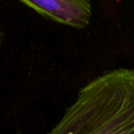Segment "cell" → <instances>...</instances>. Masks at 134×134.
<instances>
[{
	"mask_svg": "<svg viewBox=\"0 0 134 134\" xmlns=\"http://www.w3.org/2000/svg\"><path fill=\"white\" fill-rule=\"evenodd\" d=\"M52 134H134V69L119 68L80 89Z\"/></svg>",
	"mask_w": 134,
	"mask_h": 134,
	"instance_id": "cell-1",
	"label": "cell"
},
{
	"mask_svg": "<svg viewBox=\"0 0 134 134\" xmlns=\"http://www.w3.org/2000/svg\"><path fill=\"white\" fill-rule=\"evenodd\" d=\"M48 19L75 29L86 28L92 17L90 0H19Z\"/></svg>",
	"mask_w": 134,
	"mask_h": 134,
	"instance_id": "cell-2",
	"label": "cell"
},
{
	"mask_svg": "<svg viewBox=\"0 0 134 134\" xmlns=\"http://www.w3.org/2000/svg\"><path fill=\"white\" fill-rule=\"evenodd\" d=\"M0 43H1V37H0Z\"/></svg>",
	"mask_w": 134,
	"mask_h": 134,
	"instance_id": "cell-3",
	"label": "cell"
}]
</instances>
